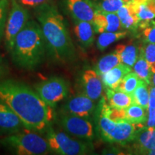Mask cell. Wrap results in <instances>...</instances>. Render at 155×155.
<instances>
[{
	"label": "cell",
	"mask_w": 155,
	"mask_h": 155,
	"mask_svg": "<svg viewBox=\"0 0 155 155\" xmlns=\"http://www.w3.org/2000/svg\"><path fill=\"white\" fill-rule=\"evenodd\" d=\"M144 154H150V155H155V148L151 149V150L147 151L144 153Z\"/></svg>",
	"instance_id": "836d02e7"
},
{
	"label": "cell",
	"mask_w": 155,
	"mask_h": 155,
	"mask_svg": "<svg viewBox=\"0 0 155 155\" xmlns=\"http://www.w3.org/2000/svg\"><path fill=\"white\" fill-rule=\"evenodd\" d=\"M58 123L65 132L76 138L89 141L94 138V128L90 119L61 113Z\"/></svg>",
	"instance_id": "9c48e42d"
},
{
	"label": "cell",
	"mask_w": 155,
	"mask_h": 155,
	"mask_svg": "<svg viewBox=\"0 0 155 155\" xmlns=\"http://www.w3.org/2000/svg\"><path fill=\"white\" fill-rule=\"evenodd\" d=\"M47 53L41 28L30 19L15 40L10 54L15 65L27 71H34L41 65Z\"/></svg>",
	"instance_id": "3957f363"
},
{
	"label": "cell",
	"mask_w": 155,
	"mask_h": 155,
	"mask_svg": "<svg viewBox=\"0 0 155 155\" xmlns=\"http://www.w3.org/2000/svg\"><path fill=\"white\" fill-rule=\"evenodd\" d=\"M25 129L22 121L10 108L0 100V135H10Z\"/></svg>",
	"instance_id": "7c38bea8"
},
{
	"label": "cell",
	"mask_w": 155,
	"mask_h": 155,
	"mask_svg": "<svg viewBox=\"0 0 155 155\" xmlns=\"http://www.w3.org/2000/svg\"><path fill=\"white\" fill-rule=\"evenodd\" d=\"M116 150H114V151H113V152H114V154H116ZM111 152H110V151H108V153H106V154H111Z\"/></svg>",
	"instance_id": "d590c367"
},
{
	"label": "cell",
	"mask_w": 155,
	"mask_h": 155,
	"mask_svg": "<svg viewBox=\"0 0 155 155\" xmlns=\"http://www.w3.org/2000/svg\"><path fill=\"white\" fill-rule=\"evenodd\" d=\"M148 111H155V87L151 86L150 89Z\"/></svg>",
	"instance_id": "1f68e13d"
},
{
	"label": "cell",
	"mask_w": 155,
	"mask_h": 155,
	"mask_svg": "<svg viewBox=\"0 0 155 155\" xmlns=\"http://www.w3.org/2000/svg\"><path fill=\"white\" fill-rule=\"evenodd\" d=\"M134 148L139 154H144L147 151L155 148V128L144 127L137 133Z\"/></svg>",
	"instance_id": "9a60e30c"
},
{
	"label": "cell",
	"mask_w": 155,
	"mask_h": 155,
	"mask_svg": "<svg viewBox=\"0 0 155 155\" xmlns=\"http://www.w3.org/2000/svg\"><path fill=\"white\" fill-rule=\"evenodd\" d=\"M35 8V15L41 28L48 55L58 63L74 61L75 48L63 17L55 7L48 3Z\"/></svg>",
	"instance_id": "7a4b0ae2"
},
{
	"label": "cell",
	"mask_w": 155,
	"mask_h": 155,
	"mask_svg": "<svg viewBox=\"0 0 155 155\" xmlns=\"http://www.w3.org/2000/svg\"><path fill=\"white\" fill-rule=\"evenodd\" d=\"M123 28L129 30H136L139 28V19L136 15L134 5L132 1L125 3L116 12Z\"/></svg>",
	"instance_id": "ac0fdd59"
},
{
	"label": "cell",
	"mask_w": 155,
	"mask_h": 155,
	"mask_svg": "<svg viewBox=\"0 0 155 155\" xmlns=\"http://www.w3.org/2000/svg\"><path fill=\"white\" fill-rule=\"evenodd\" d=\"M35 91L48 105L54 108L68 96L69 86L63 78L51 77L37 83Z\"/></svg>",
	"instance_id": "ba28073f"
},
{
	"label": "cell",
	"mask_w": 155,
	"mask_h": 155,
	"mask_svg": "<svg viewBox=\"0 0 155 155\" xmlns=\"http://www.w3.org/2000/svg\"><path fill=\"white\" fill-rule=\"evenodd\" d=\"M0 144L17 155H45L51 152L46 138L25 128L2 139Z\"/></svg>",
	"instance_id": "5b68a950"
},
{
	"label": "cell",
	"mask_w": 155,
	"mask_h": 155,
	"mask_svg": "<svg viewBox=\"0 0 155 155\" xmlns=\"http://www.w3.org/2000/svg\"><path fill=\"white\" fill-rule=\"evenodd\" d=\"M30 20L28 9L17 0H11V9L6 23L4 41L6 49L10 53L17 35Z\"/></svg>",
	"instance_id": "52a82bcc"
},
{
	"label": "cell",
	"mask_w": 155,
	"mask_h": 155,
	"mask_svg": "<svg viewBox=\"0 0 155 155\" xmlns=\"http://www.w3.org/2000/svg\"><path fill=\"white\" fill-rule=\"evenodd\" d=\"M132 103L138 104L142 108L148 110L150 93L148 91V85L140 79L138 86L131 95Z\"/></svg>",
	"instance_id": "cb8c5ba5"
},
{
	"label": "cell",
	"mask_w": 155,
	"mask_h": 155,
	"mask_svg": "<svg viewBox=\"0 0 155 155\" xmlns=\"http://www.w3.org/2000/svg\"><path fill=\"white\" fill-rule=\"evenodd\" d=\"M45 133L51 152L61 155H84L94 151L93 145L89 141L73 139L63 131H56L51 125Z\"/></svg>",
	"instance_id": "8992f818"
},
{
	"label": "cell",
	"mask_w": 155,
	"mask_h": 155,
	"mask_svg": "<svg viewBox=\"0 0 155 155\" xmlns=\"http://www.w3.org/2000/svg\"><path fill=\"white\" fill-rule=\"evenodd\" d=\"M74 32L83 48H89L94 42L95 30L92 22L75 21Z\"/></svg>",
	"instance_id": "e0dca14e"
},
{
	"label": "cell",
	"mask_w": 155,
	"mask_h": 155,
	"mask_svg": "<svg viewBox=\"0 0 155 155\" xmlns=\"http://www.w3.org/2000/svg\"><path fill=\"white\" fill-rule=\"evenodd\" d=\"M150 86H152L155 87V73H154L152 74V79H151V85H150Z\"/></svg>",
	"instance_id": "e575fe53"
},
{
	"label": "cell",
	"mask_w": 155,
	"mask_h": 155,
	"mask_svg": "<svg viewBox=\"0 0 155 155\" xmlns=\"http://www.w3.org/2000/svg\"><path fill=\"white\" fill-rule=\"evenodd\" d=\"M96 132L103 141L111 144L126 145L134 141L144 124H136L127 120L113 121L98 109L95 110Z\"/></svg>",
	"instance_id": "277c9868"
},
{
	"label": "cell",
	"mask_w": 155,
	"mask_h": 155,
	"mask_svg": "<svg viewBox=\"0 0 155 155\" xmlns=\"http://www.w3.org/2000/svg\"><path fill=\"white\" fill-rule=\"evenodd\" d=\"M7 73V66L4 60L0 57V77L5 75Z\"/></svg>",
	"instance_id": "d6a6232c"
},
{
	"label": "cell",
	"mask_w": 155,
	"mask_h": 155,
	"mask_svg": "<svg viewBox=\"0 0 155 155\" xmlns=\"http://www.w3.org/2000/svg\"><path fill=\"white\" fill-rule=\"evenodd\" d=\"M81 81L84 94L94 101L101 98L104 89L101 77L94 70H86L82 74Z\"/></svg>",
	"instance_id": "5bb4252c"
},
{
	"label": "cell",
	"mask_w": 155,
	"mask_h": 155,
	"mask_svg": "<svg viewBox=\"0 0 155 155\" xmlns=\"http://www.w3.org/2000/svg\"><path fill=\"white\" fill-rule=\"evenodd\" d=\"M9 0H0V43L5 35V30L8 17Z\"/></svg>",
	"instance_id": "f1b7e54d"
},
{
	"label": "cell",
	"mask_w": 155,
	"mask_h": 155,
	"mask_svg": "<svg viewBox=\"0 0 155 155\" xmlns=\"http://www.w3.org/2000/svg\"><path fill=\"white\" fill-rule=\"evenodd\" d=\"M139 45L134 42L119 45L116 46L115 51L118 54L122 63L129 67H133L137 61L139 54Z\"/></svg>",
	"instance_id": "d6986e66"
},
{
	"label": "cell",
	"mask_w": 155,
	"mask_h": 155,
	"mask_svg": "<svg viewBox=\"0 0 155 155\" xmlns=\"http://www.w3.org/2000/svg\"><path fill=\"white\" fill-rule=\"evenodd\" d=\"M131 71V68L124 63H119L111 71L103 74L101 80L106 88L116 89L126 75Z\"/></svg>",
	"instance_id": "2e32d148"
},
{
	"label": "cell",
	"mask_w": 155,
	"mask_h": 155,
	"mask_svg": "<svg viewBox=\"0 0 155 155\" xmlns=\"http://www.w3.org/2000/svg\"><path fill=\"white\" fill-rule=\"evenodd\" d=\"M139 50L150 64L152 73H155V44L144 42L140 45Z\"/></svg>",
	"instance_id": "4316f807"
},
{
	"label": "cell",
	"mask_w": 155,
	"mask_h": 155,
	"mask_svg": "<svg viewBox=\"0 0 155 155\" xmlns=\"http://www.w3.org/2000/svg\"><path fill=\"white\" fill-rule=\"evenodd\" d=\"M106 98L108 105L118 109H126L132 104L130 95L117 89L106 88Z\"/></svg>",
	"instance_id": "ffe728a7"
},
{
	"label": "cell",
	"mask_w": 155,
	"mask_h": 155,
	"mask_svg": "<svg viewBox=\"0 0 155 155\" xmlns=\"http://www.w3.org/2000/svg\"><path fill=\"white\" fill-rule=\"evenodd\" d=\"M127 34L128 32L127 31L102 32L97 40V48L100 51H104L108 45H110L113 42L124 38Z\"/></svg>",
	"instance_id": "d4e9b609"
},
{
	"label": "cell",
	"mask_w": 155,
	"mask_h": 155,
	"mask_svg": "<svg viewBox=\"0 0 155 155\" xmlns=\"http://www.w3.org/2000/svg\"><path fill=\"white\" fill-rule=\"evenodd\" d=\"M139 81H140V78L138 75L134 72H130L124 77L116 89L131 96L137 86H138Z\"/></svg>",
	"instance_id": "484cf974"
},
{
	"label": "cell",
	"mask_w": 155,
	"mask_h": 155,
	"mask_svg": "<svg viewBox=\"0 0 155 155\" xmlns=\"http://www.w3.org/2000/svg\"><path fill=\"white\" fill-rule=\"evenodd\" d=\"M96 32H119L122 31L123 27L116 13L106 12L97 9L93 21Z\"/></svg>",
	"instance_id": "4fadbf2b"
},
{
	"label": "cell",
	"mask_w": 155,
	"mask_h": 155,
	"mask_svg": "<svg viewBox=\"0 0 155 155\" xmlns=\"http://www.w3.org/2000/svg\"><path fill=\"white\" fill-rule=\"evenodd\" d=\"M144 42L155 44V22L152 21L149 26L142 30Z\"/></svg>",
	"instance_id": "f546056e"
},
{
	"label": "cell",
	"mask_w": 155,
	"mask_h": 155,
	"mask_svg": "<svg viewBox=\"0 0 155 155\" xmlns=\"http://www.w3.org/2000/svg\"><path fill=\"white\" fill-rule=\"evenodd\" d=\"M21 5L27 7H36L38 6L47 3L48 0H17Z\"/></svg>",
	"instance_id": "4dcf8cb0"
},
{
	"label": "cell",
	"mask_w": 155,
	"mask_h": 155,
	"mask_svg": "<svg viewBox=\"0 0 155 155\" xmlns=\"http://www.w3.org/2000/svg\"><path fill=\"white\" fill-rule=\"evenodd\" d=\"M121 63L119 55L116 53V51H114L101 58L98 63L96 64L94 71L100 76H101L103 74L111 71L112 68Z\"/></svg>",
	"instance_id": "603a6c76"
},
{
	"label": "cell",
	"mask_w": 155,
	"mask_h": 155,
	"mask_svg": "<svg viewBox=\"0 0 155 155\" xmlns=\"http://www.w3.org/2000/svg\"><path fill=\"white\" fill-rule=\"evenodd\" d=\"M147 111L138 104L132 103L125 109V120L136 124H144L148 117Z\"/></svg>",
	"instance_id": "44dd1931"
},
{
	"label": "cell",
	"mask_w": 155,
	"mask_h": 155,
	"mask_svg": "<svg viewBox=\"0 0 155 155\" xmlns=\"http://www.w3.org/2000/svg\"><path fill=\"white\" fill-rule=\"evenodd\" d=\"M94 101L86 94H78L68 101L61 113L90 119L96 108Z\"/></svg>",
	"instance_id": "30bf717a"
},
{
	"label": "cell",
	"mask_w": 155,
	"mask_h": 155,
	"mask_svg": "<svg viewBox=\"0 0 155 155\" xmlns=\"http://www.w3.org/2000/svg\"><path fill=\"white\" fill-rule=\"evenodd\" d=\"M0 100L17 114L28 130L45 133L55 118L53 108L48 105L35 89L21 81H0Z\"/></svg>",
	"instance_id": "6da1fadb"
},
{
	"label": "cell",
	"mask_w": 155,
	"mask_h": 155,
	"mask_svg": "<svg viewBox=\"0 0 155 155\" xmlns=\"http://www.w3.org/2000/svg\"><path fill=\"white\" fill-rule=\"evenodd\" d=\"M134 73L138 75L139 78L144 81L148 86L151 85V79L152 76V71L151 70L150 64L147 63L143 54L139 50V57L133 66Z\"/></svg>",
	"instance_id": "7402d4cb"
},
{
	"label": "cell",
	"mask_w": 155,
	"mask_h": 155,
	"mask_svg": "<svg viewBox=\"0 0 155 155\" xmlns=\"http://www.w3.org/2000/svg\"><path fill=\"white\" fill-rule=\"evenodd\" d=\"M125 2L123 0H102L98 5L97 9L106 12L116 13L119 9L124 5Z\"/></svg>",
	"instance_id": "83f0119b"
},
{
	"label": "cell",
	"mask_w": 155,
	"mask_h": 155,
	"mask_svg": "<svg viewBox=\"0 0 155 155\" xmlns=\"http://www.w3.org/2000/svg\"><path fill=\"white\" fill-rule=\"evenodd\" d=\"M64 4L68 12L74 21L93 23L97 7L91 0H64Z\"/></svg>",
	"instance_id": "8fae6325"
}]
</instances>
